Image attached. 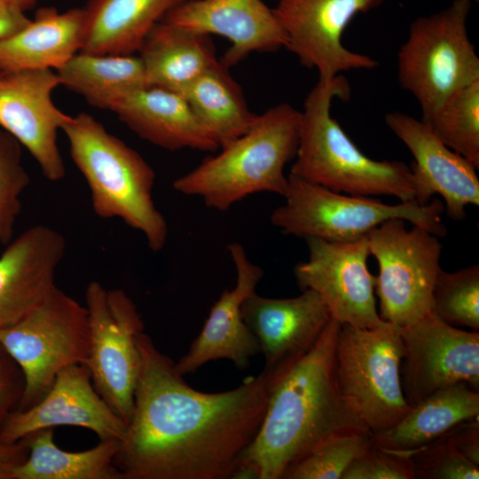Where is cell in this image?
<instances>
[{
  "label": "cell",
  "instance_id": "obj_1",
  "mask_svg": "<svg viewBox=\"0 0 479 479\" xmlns=\"http://www.w3.org/2000/svg\"><path fill=\"white\" fill-rule=\"evenodd\" d=\"M134 407L114 465L123 479H227L256 435L291 362L264 367L228 391L192 389L144 332Z\"/></svg>",
  "mask_w": 479,
  "mask_h": 479
},
{
  "label": "cell",
  "instance_id": "obj_2",
  "mask_svg": "<svg viewBox=\"0 0 479 479\" xmlns=\"http://www.w3.org/2000/svg\"><path fill=\"white\" fill-rule=\"evenodd\" d=\"M341 326L331 318L313 347L284 368L261 426L231 478L281 479L289 466L325 439L366 430L346 408L336 385L334 356Z\"/></svg>",
  "mask_w": 479,
  "mask_h": 479
},
{
  "label": "cell",
  "instance_id": "obj_3",
  "mask_svg": "<svg viewBox=\"0 0 479 479\" xmlns=\"http://www.w3.org/2000/svg\"><path fill=\"white\" fill-rule=\"evenodd\" d=\"M349 96V84L342 75L318 79L301 111L299 143L288 175L345 194L415 200L410 166L369 158L331 115L334 99L347 100Z\"/></svg>",
  "mask_w": 479,
  "mask_h": 479
},
{
  "label": "cell",
  "instance_id": "obj_4",
  "mask_svg": "<svg viewBox=\"0 0 479 479\" xmlns=\"http://www.w3.org/2000/svg\"><path fill=\"white\" fill-rule=\"evenodd\" d=\"M300 124L301 111L287 103L256 114L245 133L177 177L174 190L218 211L259 192L284 197L288 188L285 168L295 157Z\"/></svg>",
  "mask_w": 479,
  "mask_h": 479
},
{
  "label": "cell",
  "instance_id": "obj_5",
  "mask_svg": "<svg viewBox=\"0 0 479 479\" xmlns=\"http://www.w3.org/2000/svg\"><path fill=\"white\" fill-rule=\"evenodd\" d=\"M61 130L90 188L94 213L121 219L143 234L152 251L161 250L169 228L153 199L155 173L150 164L91 114L70 116Z\"/></svg>",
  "mask_w": 479,
  "mask_h": 479
},
{
  "label": "cell",
  "instance_id": "obj_6",
  "mask_svg": "<svg viewBox=\"0 0 479 479\" xmlns=\"http://www.w3.org/2000/svg\"><path fill=\"white\" fill-rule=\"evenodd\" d=\"M285 201L271 215V223L282 233L304 240L354 242L391 218L429 231L447 233L442 220L444 206L438 199L425 205L415 200L388 204L374 197L345 194L288 175Z\"/></svg>",
  "mask_w": 479,
  "mask_h": 479
},
{
  "label": "cell",
  "instance_id": "obj_7",
  "mask_svg": "<svg viewBox=\"0 0 479 479\" xmlns=\"http://www.w3.org/2000/svg\"><path fill=\"white\" fill-rule=\"evenodd\" d=\"M472 0H453L446 8L414 20L397 52L400 86L428 119L454 92L479 80V57L467 30Z\"/></svg>",
  "mask_w": 479,
  "mask_h": 479
},
{
  "label": "cell",
  "instance_id": "obj_8",
  "mask_svg": "<svg viewBox=\"0 0 479 479\" xmlns=\"http://www.w3.org/2000/svg\"><path fill=\"white\" fill-rule=\"evenodd\" d=\"M400 329L385 321L373 328L342 325L334 373L340 397L370 433L387 429L410 410L401 382Z\"/></svg>",
  "mask_w": 479,
  "mask_h": 479
},
{
  "label": "cell",
  "instance_id": "obj_9",
  "mask_svg": "<svg viewBox=\"0 0 479 479\" xmlns=\"http://www.w3.org/2000/svg\"><path fill=\"white\" fill-rule=\"evenodd\" d=\"M89 343L85 305L57 286L20 320L0 328V345L24 376L25 389L19 410L39 402L62 369L85 365Z\"/></svg>",
  "mask_w": 479,
  "mask_h": 479
},
{
  "label": "cell",
  "instance_id": "obj_10",
  "mask_svg": "<svg viewBox=\"0 0 479 479\" xmlns=\"http://www.w3.org/2000/svg\"><path fill=\"white\" fill-rule=\"evenodd\" d=\"M400 218L389 219L366 236L370 255L378 263L374 291L380 317L399 328L432 311V294L443 245L420 226L408 229Z\"/></svg>",
  "mask_w": 479,
  "mask_h": 479
},
{
  "label": "cell",
  "instance_id": "obj_11",
  "mask_svg": "<svg viewBox=\"0 0 479 479\" xmlns=\"http://www.w3.org/2000/svg\"><path fill=\"white\" fill-rule=\"evenodd\" d=\"M85 307L90 327L85 365L97 392L128 425L140 370L143 320L124 291L106 289L98 281L88 284Z\"/></svg>",
  "mask_w": 479,
  "mask_h": 479
},
{
  "label": "cell",
  "instance_id": "obj_12",
  "mask_svg": "<svg viewBox=\"0 0 479 479\" xmlns=\"http://www.w3.org/2000/svg\"><path fill=\"white\" fill-rule=\"evenodd\" d=\"M385 0H278L273 12L286 37L285 48L300 63L316 69L318 79L329 80L349 70L373 69L374 59L354 52L342 43V35L359 13Z\"/></svg>",
  "mask_w": 479,
  "mask_h": 479
},
{
  "label": "cell",
  "instance_id": "obj_13",
  "mask_svg": "<svg viewBox=\"0 0 479 479\" xmlns=\"http://www.w3.org/2000/svg\"><path fill=\"white\" fill-rule=\"evenodd\" d=\"M399 329L404 363L401 382L410 406L458 383L479 389L477 331L461 330L432 311Z\"/></svg>",
  "mask_w": 479,
  "mask_h": 479
},
{
  "label": "cell",
  "instance_id": "obj_14",
  "mask_svg": "<svg viewBox=\"0 0 479 479\" xmlns=\"http://www.w3.org/2000/svg\"><path fill=\"white\" fill-rule=\"evenodd\" d=\"M305 240L308 258L294 268L300 289L315 291L342 325L373 328L383 324L376 310L375 276L367 267V238L346 243Z\"/></svg>",
  "mask_w": 479,
  "mask_h": 479
},
{
  "label": "cell",
  "instance_id": "obj_15",
  "mask_svg": "<svg viewBox=\"0 0 479 479\" xmlns=\"http://www.w3.org/2000/svg\"><path fill=\"white\" fill-rule=\"evenodd\" d=\"M59 85L52 69L0 70V127L28 151L51 182L66 175L57 137L71 116L51 98Z\"/></svg>",
  "mask_w": 479,
  "mask_h": 479
},
{
  "label": "cell",
  "instance_id": "obj_16",
  "mask_svg": "<svg viewBox=\"0 0 479 479\" xmlns=\"http://www.w3.org/2000/svg\"><path fill=\"white\" fill-rule=\"evenodd\" d=\"M59 426L90 429L100 441H121L127 429L126 422L97 392L82 364L62 369L35 404L10 413L0 428V444H14L38 430Z\"/></svg>",
  "mask_w": 479,
  "mask_h": 479
},
{
  "label": "cell",
  "instance_id": "obj_17",
  "mask_svg": "<svg viewBox=\"0 0 479 479\" xmlns=\"http://www.w3.org/2000/svg\"><path fill=\"white\" fill-rule=\"evenodd\" d=\"M384 120L413 157L409 166L415 183V201L425 205L439 194L447 216L464 220L467 206H479L477 168L447 147L421 120L399 111L388 113Z\"/></svg>",
  "mask_w": 479,
  "mask_h": 479
},
{
  "label": "cell",
  "instance_id": "obj_18",
  "mask_svg": "<svg viewBox=\"0 0 479 479\" xmlns=\"http://www.w3.org/2000/svg\"><path fill=\"white\" fill-rule=\"evenodd\" d=\"M227 250L236 271L235 286L223 291L188 352L175 363L183 376L217 359H228L243 370L260 353L257 340L243 320L241 307L255 291L263 271L249 259L241 244L232 243Z\"/></svg>",
  "mask_w": 479,
  "mask_h": 479
},
{
  "label": "cell",
  "instance_id": "obj_19",
  "mask_svg": "<svg viewBox=\"0 0 479 479\" xmlns=\"http://www.w3.org/2000/svg\"><path fill=\"white\" fill-rule=\"evenodd\" d=\"M163 21L226 38L231 46L220 59L226 67L254 52H273L286 46L284 32L263 0H186Z\"/></svg>",
  "mask_w": 479,
  "mask_h": 479
},
{
  "label": "cell",
  "instance_id": "obj_20",
  "mask_svg": "<svg viewBox=\"0 0 479 479\" xmlns=\"http://www.w3.org/2000/svg\"><path fill=\"white\" fill-rule=\"evenodd\" d=\"M4 247L0 255V328L20 320L56 287L66 240L57 230L36 224Z\"/></svg>",
  "mask_w": 479,
  "mask_h": 479
},
{
  "label": "cell",
  "instance_id": "obj_21",
  "mask_svg": "<svg viewBox=\"0 0 479 479\" xmlns=\"http://www.w3.org/2000/svg\"><path fill=\"white\" fill-rule=\"evenodd\" d=\"M241 314L258 342L265 367L305 354L332 318L322 299L311 289L292 298L265 297L254 291L244 301Z\"/></svg>",
  "mask_w": 479,
  "mask_h": 479
},
{
  "label": "cell",
  "instance_id": "obj_22",
  "mask_svg": "<svg viewBox=\"0 0 479 479\" xmlns=\"http://www.w3.org/2000/svg\"><path fill=\"white\" fill-rule=\"evenodd\" d=\"M112 112L139 137L161 148L218 149L187 100L177 92L146 85L124 98Z\"/></svg>",
  "mask_w": 479,
  "mask_h": 479
},
{
  "label": "cell",
  "instance_id": "obj_23",
  "mask_svg": "<svg viewBox=\"0 0 479 479\" xmlns=\"http://www.w3.org/2000/svg\"><path fill=\"white\" fill-rule=\"evenodd\" d=\"M84 33L82 8H41L26 27L0 39V70H58L81 51Z\"/></svg>",
  "mask_w": 479,
  "mask_h": 479
},
{
  "label": "cell",
  "instance_id": "obj_24",
  "mask_svg": "<svg viewBox=\"0 0 479 479\" xmlns=\"http://www.w3.org/2000/svg\"><path fill=\"white\" fill-rule=\"evenodd\" d=\"M137 53L146 85L181 95L218 62L210 35L163 20L148 33Z\"/></svg>",
  "mask_w": 479,
  "mask_h": 479
},
{
  "label": "cell",
  "instance_id": "obj_25",
  "mask_svg": "<svg viewBox=\"0 0 479 479\" xmlns=\"http://www.w3.org/2000/svg\"><path fill=\"white\" fill-rule=\"evenodd\" d=\"M478 414L479 391L467 383H458L412 405L395 425L373 433L372 439L381 448L411 456Z\"/></svg>",
  "mask_w": 479,
  "mask_h": 479
},
{
  "label": "cell",
  "instance_id": "obj_26",
  "mask_svg": "<svg viewBox=\"0 0 479 479\" xmlns=\"http://www.w3.org/2000/svg\"><path fill=\"white\" fill-rule=\"evenodd\" d=\"M186 0H88L81 51L135 54L152 28Z\"/></svg>",
  "mask_w": 479,
  "mask_h": 479
},
{
  "label": "cell",
  "instance_id": "obj_27",
  "mask_svg": "<svg viewBox=\"0 0 479 479\" xmlns=\"http://www.w3.org/2000/svg\"><path fill=\"white\" fill-rule=\"evenodd\" d=\"M56 73L60 85L102 110L113 111L128 95L146 86L144 66L136 54L79 51Z\"/></svg>",
  "mask_w": 479,
  "mask_h": 479
},
{
  "label": "cell",
  "instance_id": "obj_28",
  "mask_svg": "<svg viewBox=\"0 0 479 479\" xmlns=\"http://www.w3.org/2000/svg\"><path fill=\"white\" fill-rule=\"evenodd\" d=\"M23 439L28 454L13 470L12 479H123L114 465L118 440H102L82 452H67L55 444L52 428Z\"/></svg>",
  "mask_w": 479,
  "mask_h": 479
},
{
  "label": "cell",
  "instance_id": "obj_29",
  "mask_svg": "<svg viewBox=\"0 0 479 479\" xmlns=\"http://www.w3.org/2000/svg\"><path fill=\"white\" fill-rule=\"evenodd\" d=\"M182 96L218 149L245 133L256 116L229 68L220 60L192 82Z\"/></svg>",
  "mask_w": 479,
  "mask_h": 479
},
{
  "label": "cell",
  "instance_id": "obj_30",
  "mask_svg": "<svg viewBox=\"0 0 479 479\" xmlns=\"http://www.w3.org/2000/svg\"><path fill=\"white\" fill-rule=\"evenodd\" d=\"M422 122L447 147L479 168V80L454 92Z\"/></svg>",
  "mask_w": 479,
  "mask_h": 479
},
{
  "label": "cell",
  "instance_id": "obj_31",
  "mask_svg": "<svg viewBox=\"0 0 479 479\" xmlns=\"http://www.w3.org/2000/svg\"><path fill=\"white\" fill-rule=\"evenodd\" d=\"M372 443V433L354 430L334 435L289 466L281 479H342L351 461Z\"/></svg>",
  "mask_w": 479,
  "mask_h": 479
},
{
  "label": "cell",
  "instance_id": "obj_32",
  "mask_svg": "<svg viewBox=\"0 0 479 479\" xmlns=\"http://www.w3.org/2000/svg\"><path fill=\"white\" fill-rule=\"evenodd\" d=\"M432 312L454 326L479 329V265L455 272L440 270L433 288Z\"/></svg>",
  "mask_w": 479,
  "mask_h": 479
},
{
  "label": "cell",
  "instance_id": "obj_33",
  "mask_svg": "<svg viewBox=\"0 0 479 479\" xmlns=\"http://www.w3.org/2000/svg\"><path fill=\"white\" fill-rule=\"evenodd\" d=\"M29 185L22 163V145L0 127V247L12 240L21 209V195Z\"/></svg>",
  "mask_w": 479,
  "mask_h": 479
},
{
  "label": "cell",
  "instance_id": "obj_34",
  "mask_svg": "<svg viewBox=\"0 0 479 479\" xmlns=\"http://www.w3.org/2000/svg\"><path fill=\"white\" fill-rule=\"evenodd\" d=\"M411 459L415 478H479V466L460 455L444 436L413 452Z\"/></svg>",
  "mask_w": 479,
  "mask_h": 479
},
{
  "label": "cell",
  "instance_id": "obj_35",
  "mask_svg": "<svg viewBox=\"0 0 479 479\" xmlns=\"http://www.w3.org/2000/svg\"><path fill=\"white\" fill-rule=\"evenodd\" d=\"M342 479H415L410 455L381 448L373 442L356 457Z\"/></svg>",
  "mask_w": 479,
  "mask_h": 479
},
{
  "label": "cell",
  "instance_id": "obj_36",
  "mask_svg": "<svg viewBox=\"0 0 479 479\" xmlns=\"http://www.w3.org/2000/svg\"><path fill=\"white\" fill-rule=\"evenodd\" d=\"M444 437L460 455L479 466L478 417L457 425Z\"/></svg>",
  "mask_w": 479,
  "mask_h": 479
},
{
  "label": "cell",
  "instance_id": "obj_37",
  "mask_svg": "<svg viewBox=\"0 0 479 479\" xmlns=\"http://www.w3.org/2000/svg\"><path fill=\"white\" fill-rule=\"evenodd\" d=\"M25 389L24 378L18 380L5 358L0 353V423L3 425L17 400L21 402Z\"/></svg>",
  "mask_w": 479,
  "mask_h": 479
},
{
  "label": "cell",
  "instance_id": "obj_38",
  "mask_svg": "<svg viewBox=\"0 0 479 479\" xmlns=\"http://www.w3.org/2000/svg\"><path fill=\"white\" fill-rule=\"evenodd\" d=\"M28 454L25 439L14 444H0V479H12L13 470Z\"/></svg>",
  "mask_w": 479,
  "mask_h": 479
},
{
  "label": "cell",
  "instance_id": "obj_39",
  "mask_svg": "<svg viewBox=\"0 0 479 479\" xmlns=\"http://www.w3.org/2000/svg\"><path fill=\"white\" fill-rule=\"evenodd\" d=\"M30 21L25 12L0 0V39L6 38L19 32Z\"/></svg>",
  "mask_w": 479,
  "mask_h": 479
},
{
  "label": "cell",
  "instance_id": "obj_40",
  "mask_svg": "<svg viewBox=\"0 0 479 479\" xmlns=\"http://www.w3.org/2000/svg\"><path fill=\"white\" fill-rule=\"evenodd\" d=\"M9 4L18 7L23 12H27L28 9L32 8L38 0H4Z\"/></svg>",
  "mask_w": 479,
  "mask_h": 479
},
{
  "label": "cell",
  "instance_id": "obj_41",
  "mask_svg": "<svg viewBox=\"0 0 479 479\" xmlns=\"http://www.w3.org/2000/svg\"><path fill=\"white\" fill-rule=\"evenodd\" d=\"M474 1L478 2L479 0H474Z\"/></svg>",
  "mask_w": 479,
  "mask_h": 479
}]
</instances>
